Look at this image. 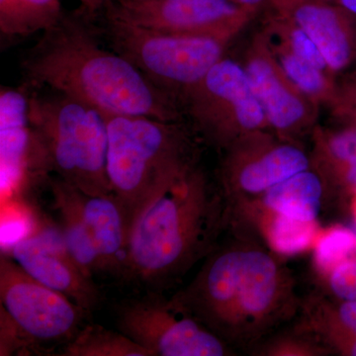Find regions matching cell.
Here are the masks:
<instances>
[{
  "label": "cell",
  "instance_id": "1",
  "mask_svg": "<svg viewBox=\"0 0 356 356\" xmlns=\"http://www.w3.org/2000/svg\"><path fill=\"white\" fill-rule=\"evenodd\" d=\"M191 282L173 295L232 348L252 350L296 318L302 298L281 255L254 229L232 222Z\"/></svg>",
  "mask_w": 356,
  "mask_h": 356
},
{
  "label": "cell",
  "instance_id": "2",
  "mask_svg": "<svg viewBox=\"0 0 356 356\" xmlns=\"http://www.w3.org/2000/svg\"><path fill=\"white\" fill-rule=\"evenodd\" d=\"M95 16L83 9L65 13L57 25L42 33L20 64L27 83L53 89L105 115L182 120L184 107L177 98L120 54L102 47Z\"/></svg>",
  "mask_w": 356,
  "mask_h": 356
},
{
  "label": "cell",
  "instance_id": "3",
  "mask_svg": "<svg viewBox=\"0 0 356 356\" xmlns=\"http://www.w3.org/2000/svg\"><path fill=\"white\" fill-rule=\"evenodd\" d=\"M229 222L219 184L198 166L134 222L121 277L147 291L172 287L214 250Z\"/></svg>",
  "mask_w": 356,
  "mask_h": 356
},
{
  "label": "cell",
  "instance_id": "4",
  "mask_svg": "<svg viewBox=\"0 0 356 356\" xmlns=\"http://www.w3.org/2000/svg\"><path fill=\"white\" fill-rule=\"evenodd\" d=\"M105 119L110 185L130 233L154 199L198 168L200 147L182 120L130 115H105Z\"/></svg>",
  "mask_w": 356,
  "mask_h": 356
},
{
  "label": "cell",
  "instance_id": "5",
  "mask_svg": "<svg viewBox=\"0 0 356 356\" xmlns=\"http://www.w3.org/2000/svg\"><path fill=\"white\" fill-rule=\"evenodd\" d=\"M29 121L51 175L88 195L113 194L105 115L70 96L31 91Z\"/></svg>",
  "mask_w": 356,
  "mask_h": 356
},
{
  "label": "cell",
  "instance_id": "6",
  "mask_svg": "<svg viewBox=\"0 0 356 356\" xmlns=\"http://www.w3.org/2000/svg\"><path fill=\"white\" fill-rule=\"evenodd\" d=\"M100 36L182 105L185 95L226 56L231 41L156 31L102 15Z\"/></svg>",
  "mask_w": 356,
  "mask_h": 356
},
{
  "label": "cell",
  "instance_id": "7",
  "mask_svg": "<svg viewBox=\"0 0 356 356\" xmlns=\"http://www.w3.org/2000/svg\"><path fill=\"white\" fill-rule=\"evenodd\" d=\"M0 355L40 344L67 343L81 331L86 312L42 284L7 252L0 257Z\"/></svg>",
  "mask_w": 356,
  "mask_h": 356
},
{
  "label": "cell",
  "instance_id": "8",
  "mask_svg": "<svg viewBox=\"0 0 356 356\" xmlns=\"http://www.w3.org/2000/svg\"><path fill=\"white\" fill-rule=\"evenodd\" d=\"M182 107L201 138L222 151L243 136L270 130L242 63L226 56L185 95Z\"/></svg>",
  "mask_w": 356,
  "mask_h": 356
},
{
  "label": "cell",
  "instance_id": "9",
  "mask_svg": "<svg viewBox=\"0 0 356 356\" xmlns=\"http://www.w3.org/2000/svg\"><path fill=\"white\" fill-rule=\"evenodd\" d=\"M119 331L152 356H228L233 348L193 317L175 297L161 292L129 300L117 317Z\"/></svg>",
  "mask_w": 356,
  "mask_h": 356
},
{
  "label": "cell",
  "instance_id": "10",
  "mask_svg": "<svg viewBox=\"0 0 356 356\" xmlns=\"http://www.w3.org/2000/svg\"><path fill=\"white\" fill-rule=\"evenodd\" d=\"M218 184L229 208L312 168L301 143L281 139L271 130L248 134L225 149Z\"/></svg>",
  "mask_w": 356,
  "mask_h": 356
},
{
  "label": "cell",
  "instance_id": "11",
  "mask_svg": "<svg viewBox=\"0 0 356 356\" xmlns=\"http://www.w3.org/2000/svg\"><path fill=\"white\" fill-rule=\"evenodd\" d=\"M100 13L156 31L231 42L255 16L233 0H110Z\"/></svg>",
  "mask_w": 356,
  "mask_h": 356
},
{
  "label": "cell",
  "instance_id": "12",
  "mask_svg": "<svg viewBox=\"0 0 356 356\" xmlns=\"http://www.w3.org/2000/svg\"><path fill=\"white\" fill-rule=\"evenodd\" d=\"M242 65L270 130L281 139L296 143L311 136L321 106L289 79L262 30L248 44Z\"/></svg>",
  "mask_w": 356,
  "mask_h": 356
},
{
  "label": "cell",
  "instance_id": "13",
  "mask_svg": "<svg viewBox=\"0 0 356 356\" xmlns=\"http://www.w3.org/2000/svg\"><path fill=\"white\" fill-rule=\"evenodd\" d=\"M30 84L0 90V168L2 193L21 195L51 178L30 125Z\"/></svg>",
  "mask_w": 356,
  "mask_h": 356
},
{
  "label": "cell",
  "instance_id": "14",
  "mask_svg": "<svg viewBox=\"0 0 356 356\" xmlns=\"http://www.w3.org/2000/svg\"><path fill=\"white\" fill-rule=\"evenodd\" d=\"M7 254L33 278L69 297L86 313L99 305V288L70 254L58 225L39 227Z\"/></svg>",
  "mask_w": 356,
  "mask_h": 356
},
{
  "label": "cell",
  "instance_id": "15",
  "mask_svg": "<svg viewBox=\"0 0 356 356\" xmlns=\"http://www.w3.org/2000/svg\"><path fill=\"white\" fill-rule=\"evenodd\" d=\"M271 10L296 23L317 44L334 74L356 58V17L325 0H268Z\"/></svg>",
  "mask_w": 356,
  "mask_h": 356
},
{
  "label": "cell",
  "instance_id": "16",
  "mask_svg": "<svg viewBox=\"0 0 356 356\" xmlns=\"http://www.w3.org/2000/svg\"><path fill=\"white\" fill-rule=\"evenodd\" d=\"M51 194L69 203L83 221L104 259L107 273L120 276L127 248L129 226L125 212L114 194L88 195L57 177H51Z\"/></svg>",
  "mask_w": 356,
  "mask_h": 356
},
{
  "label": "cell",
  "instance_id": "17",
  "mask_svg": "<svg viewBox=\"0 0 356 356\" xmlns=\"http://www.w3.org/2000/svg\"><path fill=\"white\" fill-rule=\"evenodd\" d=\"M291 327L331 355L356 356V302L316 290L301 300Z\"/></svg>",
  "mask_w": 356,
  "mask_h": 356
},
{
  "label": "cell",
  "instance_id": "18",
  "mask_svg": "<svg viewBox=\"0 0 356 356\" xmlns=\"http://www.w3.org/2000/svg\"><path fill=\"white\" fill-rule=\"evenodd\" d=\"M311 139L312 168L324 184L325 206L339 195L356 198V131L318 125Z\"/></svg>",
  "mask_w": 356,
  "mask_h": 356
},
{
  "label": "cell",
  "instance_id": "19",
  "mask_svg": "<svg viewBox=\"0 0 356 356\" xmlns=\"http://www.w3.org/2000/svg\"><path fill=\"white\" fill-rule=\"evenodd\" d=\"M325 207V186L313 168L271 187L259 197L229 207V213L250 210L273 213L301 222H318Z\"/></svg>",
  "mask_w": 356,
  "mask_h": 356
},
{
  "label": "cell",
  "instance_id": "20",
  "mask_svg": "<svg viewBox=\"0 0 356 356\" xmlns=\"http://www.w3.org/2000/svg\"><path fill=\"white\" fill-rule=\"evenodd\" d=\"M65 14L62 0H0V32L6 37L44 33Z\"/></svg>",
  "mask_w": 356,
  "mask_h": 356
},
{
  "label": "cell",
  "instance_id": "21",
  "mask_svg": "<svg viewBox=\"0 0 356 356\" xmlns=\"http://www.w3.org/2000/svg\"><path fill=\"white\" fill-rule=\"evenodd\" d=\"M266 38L281 67L307 96L320 106L327 105L334 109L339 104V86L334 81V74L311 64L280 42L268 36Z\"/></svg>",
  "mask_w": 356,
  "mask_h": 356
},
{
  "label": "cell",
  "instance_id": "22",
  "mask_svg": "<svg viewBox=\"0 0 356 356\" xmlns=\"http://www.w3.org/2000/svg\"><path fill=\"white\" fill-rule=\"evenodd\" d=\"M54 207L60 218L58 226L67 250L77 264L88 275L107 273L104 259L96 247L95 240L70 204L56 194H51Z\"/></svg>",
  "mask_w": 356,
  "mask_h": 356
},
{
  "label": "cell",
  "instance_id": "23",
  "mask_svg": "<svg viewBox=\"0 0 356 356\" xmlns=\"http://www.w3.org/2000/svg\"><path fill=\"white\" fill-rule=\"evenodd\" d=\"M63 356H152L146 348L123 332H114L99 325H86L65 343Z\"/></svg>",
  "mask_w": 356,
  "mask_h": 356
},
{
  "label": "cell",
  "instance_id": "24",
  "mask_svg": "<svg viewBox=\"0 0 356 356\" xmlns=\"http://www.w3.org/2000/svg\"><path fill=\"white\" fill-rule=\"evenodd\" d=\"M261 30L269 38L280 42L293 53L305 58L316 67L336 76L330 69L317 44L314 43L313 40L296 23L271 11L264 18Z\"/></svg>",
  "mask_w": 356,
  "mask_h": 356
},
{
  "label": "cell",
  "instance_id": "25",
  "mask_svg": "<svg viewBox=\"0 0 356 356\" xmlns=\"http://www.w3.org/2000/svg\"><path fill=\"white\" fill-rule=\"evenodd\" d=\"M314 266L322 275L356 254V233L341 226L321 231L313 247Z\"/></svg>",
  "mask_w": 356,
  "mask_h": 356
},
{
  "label": "cell",
  "instance_id": "26",
  "mask_svg": "<svg viewBox=\"0 0 356 356\" xmlns=\"http://www.w3.org/2000/svg\"><path fill=\"white\" fill-rule=\"evenodd\" d=\"M257 356H327L330 353L317 343L294 330L271 334L250 350Z\"/></svg>",
  "mask_w": 356,
  "mask_h": 356
},
{
  "label": "cell",
  "instance_id": "27",
  "mask_svg": "<svg viewBox=\"0 0 356 356\" xmlns=\"http://www.w3.org/2000/svg\"><path fill=\"white\" fill-rule=\"evenodd\" d=\"M325 294L343 301L356 302V257L339 262L327 273L318 275Z\"/></svg>",
  "mask_w": 356,
  "mask_h": 356
},
{
  "label": "cell",
  "instance_id": "28",
  "mask_svg": "<svg viewBox=\"0 0 356 356\" xmlns=\"http://www.w3.org/2000/svg\"><path fill=\"white\" fill-rule=\"evenodd\" d=\"M337 106L356 107V76L351 77L350 81L339 86V102Z\"/></svg>",
  "mask_w": 356,
  "mask_h": 356
},
{
  "label": "cell",
  "instance_id": "29",
  "mask_svg": "<svg viewBox=\"0 0 356 356\" xmlns=\"http://www.w3.org/2000/svg\"><path fill=\"white\" fill-rule=\"evenodd\" d=\"M332 113L344 124V127L356 131V107L337 106L332 109Z\"/></svg>",
  "mask_w": 356,
  "mask_h": 356
},
{
  "label": "cell",
  "instance_id": "30",
  "mask_svg": "<svg viewBox=\"0 0 356 356\" xmlns=\"http://www.w3.org/2000/svg\"><path fill=\"white\" fill-rule=\"evenodd\" d=\"M81 3V8L89 14L97 15L102 13L110 0H77Z\"/></svg>",
  "mask_w": 356,
  "mask_h": 356
},
{
  "label": "cell",
  "instance_id": "31",
  "mask_svg": "<svg viewBox=\"0 0 356 356\" xmlns=\"http://www.w3.org/2000/svg\"><path fill=\"white\" fill-rule=\"evenodd\" d=\"M233 1L235 2L236 6L243 9V10L257 15L261 7L266 2H268V0H233Z\"/></svg>",
  "mask_w": 356,
  "mask_h": 356
},
{
  "label": "cell",
  "instance_id": "32",
  "mask_svg": "<svg viewBox=\"0 0 356 356\" xmlns=\"http://www.w3.org/2000/svg\"><path fill=\"white\" fill-rule=\"evenodd\" d=\"M325 1L341 7L346 13H350L351 15L356 17V0H325Z\"/></svg>",
  "mask_w": 356,
  "mask_h": 356
},
{
  "label": "cell",
  "instance_id": "33",
  "mask_svg": "<svg viewBox=\"0 0 356 356\" xmlns=\"http://www.w3.org/2000/svg\"><path fill=\"white\" fill-rule=\"evenodd\" d=\"M355 227H356V198H355Z\"/></svg>",
  "mask_w": 356,
  "mask_h": 356
}]
</instances>
